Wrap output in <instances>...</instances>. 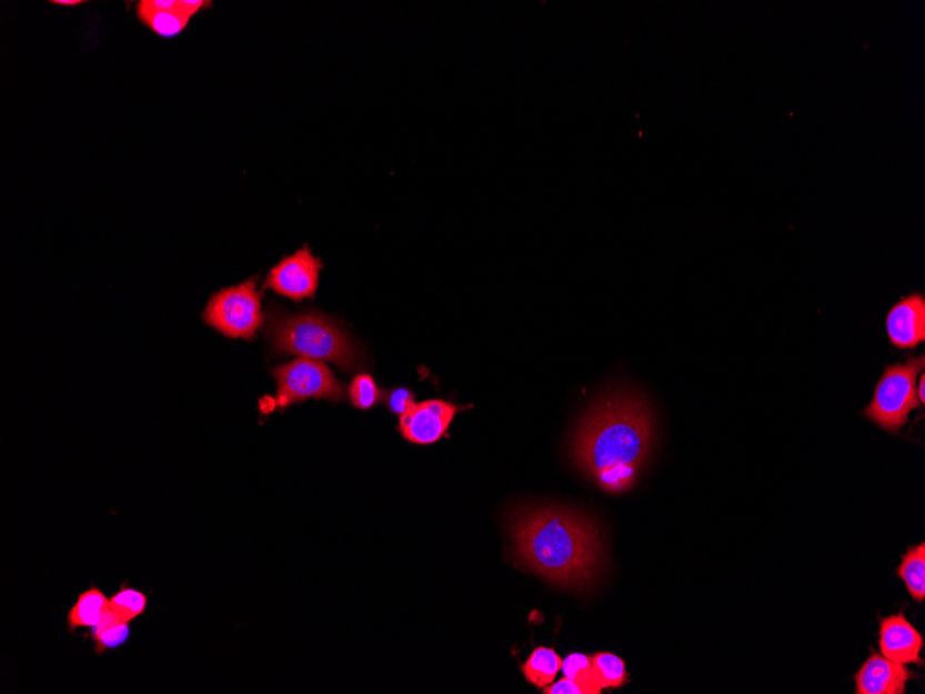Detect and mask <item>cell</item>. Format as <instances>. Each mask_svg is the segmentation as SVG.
I'll return each instance as SVG.
<instances>
[{
    "label": "cell",
    "mask_w": 925,
    "mask_h": 694,
    "mask_svg": "<svg viewBox=\"0 0 925 694\" xmlns=\"http://www.w3.org/2000/svg\"><path fill=\"white\" fill-rule=\"evenodd\" d=\"M915 678L905 664L894 663L883 654L872 653L855 675L856 694H905L907 682Z\"/></svg>",
    "instance_id": "obj_12"
},
{
    "label": "cell",
    "mask_w": 925,
    "mask_h": 694,
    "mask_svg": "<svg viewBox=\"0 0 925 694\" xmlns=\"http://www.w3.org/2000/svg\"><path fill=\"white\" fill-rule=\"evenodd\" d=\"M265 334L272 354L334 363L344 372L363 366L362 351L335 319L319 311L291 313L269 305Z\"/></svg>",
    "instance_id": "obj_3"
},
{
    "label": "cell",
    "mask_w": 925,
    "mask_h": 694,
    "mask_svg": "<svg viewBox=\"0 0 925 694\" xmlns=\"http://www.w3.org/2000/svg\"><path fill=\"white\" fill-rule=\"evenodd\" d=\"M149 599L142 591L134 590L123 582L120 591H117L109 601V612L113 613L115 617L132 623V621L143 615L148 608Z\"/></svg>",
    "instance_id": "obj_18"
},
{
    "label": "cell",
    "mask_w": 925,
    "mask_h": 694,
    "mask_svg": "<svg viewBox=\"0 0 925 694\" xmlns=\"http://www.w3.org/2000/svg\"><path fill=\"white\" fill-rule=\"evenodd\" d=\"M323 270L322 261L312 254L308 245L293 255L284 257L269 271L263 289L285 296L294 302L313 299Z\"/></svg>",
    "instance_id": "obj_7"
},
{
    "label": "cell",
    "mask_w": 925,
    "mask_h": 694,
    "mask_svg": "<svg viewBox=\"0 0 925 694\" xmlns=\"http://www.w3.org/2000/svg\"><path fill=\"white\" fill-rule=\"evenodd\" d=\"M384 401L392 415L400 418L405 415V413L411 410L414 404H416V402H414L413 391L403 388L386 391L384 394Z\"/></svg>",
    "instance_id": "obj_21"
},
{
    "label": "cell",
    "mask_w": 925,
    "mask_h": 694,
    "mask_svg": "<svg viewBox=\"0 0 925 694\" xmlns=\"http://www.w3.org/2000/svg\"><path fill=\"white\" fill-rule=\"evenodd\" d=\"M512 536L517 563L560 586H585L603 562L596 524L567 507L521 509Z\"/></svg>",
    "instance_id": "obj_2"
},
{
    "label": "cell",
    "mask_w": 925,
    "mask_h": 694,
    "mask_svg": "<svg viewBox=\"0 0 925 694\" xmlns=\"http://www.w3.org/2000/svg\"><path fill=\"white\" fill-rule=\"evenodd\" d=\"M110 597L98 586H91L78 596L74 606L67 614V628L76 632L81 628L92 630L109 612Z\"/></svg>",
    "instance_id": "obj_13"
},
{
    "label": "cell",
    "mask_w": 925,
    "mask_h": 694,
    "mask_svg": "<svg viewBox=\"0 0 925 694\" xmlns=\"http://www.w3.org/2000/svg\"><path fill=\"white\" fill-rule=\"evenodd\" d=\"M205 0H143L138 3V17L145 27L162 38L179 36L190 19L210 8Z\"/></svg>",
    "instance_id": "obj_9"
},
{
    "label": "cell",
    "mask_w": 925,
    "mask_h": 694,
    "mask_svg": "<svg viewBox=\"0 0 925 694\" xmlns=\"http://www.w3.org/2000/svg\"><path fill=\"white\" fill-rule=\"evenodd\" d=\"M654 422L646 402L630 391L603 396L583 416L573 436L576 466L600 490H632L654 447Z\"/></svg>",
    "instance_id": "obj_1"
},
{
    "label": "cell",
    "mask_w": 925,
    "mask_h": 694,
    "mask_svg": "<svg viewBox=\"0 0 925 694\" xmlns=\"http://www.w3.org/2000/svg\"><path fill=\"white\" fill-rule=\"evenodd\" d=\"M352 406L361 411H369L378 406L384 399V393L379 389L375 380L369 373H359L353 378L348 390Z\"/></svg>",
    "instance_id": "obj_19"
},
{
    "label": "cell",
    "mask_w": 925,
    "mask_h": 694,
    "mask_svg": "<svg viewBox=\"0 0 925 694\" xmlns=\"http://www.w3.org/2000/svg\"><path fill=\"white\" fill-rule=\"evenodd\" d=\"M545 694H591V691L587 690L585 685L580 684L574 680L567 678L564 676L563 680H560L557 684H551V686H545L543 690Z\"/></svg>",
    "instance_id": "obj_22"
},
{
    "label": "cell",
    "mask_w": 925,
    "mask_h": 694,
    "mask_svg": "<svg viewBox=\"0 0 925 694\" xmlns=\"http://www.w3.org/2000/svg\"><path fill=\"white\" fill-rule=\"evenodd\" d=\"M89 637L94 643V652L102 656L105 652L117 651L122 647L131 637V626L125 621L115 617L108 612L98 625H94Z\"/></svg>",
    "instance_id": "obj_15"
},
{
    "label": "cell",
    "mask_w": 925,
    "mask_h": 694,
    "mask_svg": "<svg viewBox=\"0 0 925 694\" xmlns=\"http://www.w3.org/2000/svg\"><path fill=\"white\" fill-rule=\"evenodd\" d=\"M917 399L921 401L923 405L925 402V376L922 373L921 380H918L917 388H916Z\"/></svg>",
    "instance_id": "obj_23"
},
{
    "label": "cell",
    "mask_w": 925,
    "mask_h": 694,
    "mask_svg": "<svg viewBox=\"0 0 925 694\" xmlns=\"http://www.w3.org/2000/svg\"><path fill=\"white\" fill-rule=\"evenodd\" d=\"M277 382L274 405L280 411L302 404L306 400H328L338 404L345 400V388L324 363L296 358L272 369Z\"/></svg>",
    "instance_id": "obj_6"
},
{
    "label": "cell",
    "mask_w": 925,
    "mask_h": 694,
    "mask_svg": "<svg viewBox=\"0 0 925 694\" xmlns=\"http://www.w3.org/2000/svg\"><path fill=\"white\" fill-rule=\"evenodd\" d=\"M924 368V355H921L885 369L865 416L879 429L898 434L909 422L911 412L922 406L916 388Z\"/></svg>",
    "instance_id": "obj_4"
},
{
    "label": "cell",
    "mask_w": 925,
    "mask_h": 694,
    "mask_svg": "<svg viewBox=\"0 0 925 694\" xmlns=\"http://www.w3.org/2000/svg\"><path fill=\"white\" fill-rule=\"evenodd\" d=\"M896 574L905 582L913 601L923 603L925 599V544L912 546L902 557Z\"/></svg>",
    "instance_id": "obj_16"
},
{
    "label": "cell",
    "mask_w": 925,
    "mask_h": 694,
    "mask_svg": "<svg viewBox=\"0 0 925 694\" xmlns=\"http://www.w3.org/2000/svg\"><path fill=\"white\" fill-rule=\"evenodd\" d=\"M469 406H458L452 402L429 400L414 404L400 419L401 435L414 445H431L445 436L453 419Z\"/></svg>",
    "instance_id": "obj_8"
},
{
    "label": "cell",
    "mask_w": 925,
    "mask_h": 694,
    "mask_svg": "<svg viewBox=\"0 0 925 694\" xmlns=\"http://www.w3.org/2000/svg\"><path fill=\"white\" fill-rule=\"evenodd\" d=\"M594 680L600 690H620L630 682L624 660L613 653L600 652L592 656Z\"/></svg>",
    "instance_id": "obj_17"
},
{
    "label": "cell",
    "mask_w": 925,
    "mask_h": 694,
    "mask_svg": "<svg viewBox=\"0 0 925 694\" xmlns=\"http://www.w3.org/2000/svg\"><path fill=\"white\" fill-rule=\"evenodd\" d=\"M258 278L218 291L203 312V322L229 339L254 340L265 324Z\"/></svg>",
    "instance_id": "obj_5"
},
{
    "label": "cell",
    "mask_w": 925,
    "mask_h": 694,
    "mask_svg": "<svg viewBox=\"0 0 925 694\" xmlns=\"http://www.w3.org/2000/svg\"><path fill=\"white\" fill-rule=\"evenodd\" d=\"M563 658L553 648L536 647L526 663L521 665L525 680L537 687L553 684L559 671H562Z\"/></svg>",
    "instance_id": "obj_14"
},
{
    "label": "cell",
    "mask_w": 925,
    "mask_h": 694,
    "mask_svg": "<svg viewBox=\"0 0 925 694\" xmlns=\"http://www.w3.org/2000/svg\"><path fill=\"white\" fill-rule=\"evenodd\" d=\"M879 652L885 658L899 664L924 665V640L904 614H894L879 624Z\"/></svg>",
    "instance_id": "obj_10"
},
{
    "label": "cell",
    "mask_w": 925,
    "mask_h": 694,
    "mask_svg": "<svg viewBox=\"0 0 925 694\" xmlns=\"http://www.w3.org/2000/svg\"><path fill=\"white\" fill-rule=\"evenodd\" d=\"M891 344L899 350H915L925 340V296L913 293L891 308L887 315Z\"/></svg>",
    "instance_id": "obj_11"
},
{
    "label": "cell",
    "mask_w": 925,
    "mask_h": 694,
    "mask_svg": "<svg viewBox=\"0 0 925 694\" xmlns=\"http://www.w3.org/2000/svg\"><path fill=\"white\" fill-rule=\"evenodd\" d=\"M82 0H54L53 4L59 6H78L82 4Z\"/></svg>",
    "instance_id": "obj_24"
},
{
    "label": "cell",
    "mask_w": 925,
    "mask_h": 694,
    "mask_svg": "<svg viewBox=\"0 0 925 694\" xmlns=\"http://www.w3.org/2000/svg\"><path fill=\"white\" fill-rule=\"evenodd\" d=\"M562 671L567 678L585 685L591 691V694L602 693V690L596 684V680H594L591 656L581 653L570 654L563 662Z\"/></svg>",
    "instance_id": "obj_20"
}]
</instances>
